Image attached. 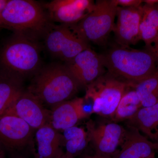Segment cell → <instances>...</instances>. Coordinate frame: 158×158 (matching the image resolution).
<instances>
[{
    "instance_id": "1",
    "label": "cell",
    "mask_w": 158,
    "mask_h": 158,
    "mask_svg": "<svg viewBox=\"0 0 158 158\" xmlns=\"http://www.w3.org/2000/svg\"><path fill=\"white\" fill-rule=\"evenodd\" d=\"M102 55L108 72L132 88L158 73L155 58L148 50H139L120 46Z\"/></svg>"
},
{
    "instance_id": "2",
    "label": "cell",
    "mask_w": 158,
    "mask_h": 158,
    "mask_svg": "<svg viewBox=\"0 0 158 158\" xmlns=\"http://www.w3.org/2000/svg\"><path fill=\"white\" fill-rule=\"evenodd\" d=\"M80 87L65 65L52 64L35 74L28 90L42 103L52 107L69 100Z\"/></svg>"
},
{
    "instance_id": "3",
    "label": "cell",
    "mask_w": 158,
    "mask_h": 158,
    "mask_svg": "<svg viewBox=\"0 0 158 158\" xmlns=\"http://www.w3.org/2000/svg\"><path fill=\"white\" fill-rule=\"evenodd\" d=\"M49 19L38 2L9 0L0 16V28L36 39L50 28Z\"/></svg>"
},
{
    "instance_id": "4",
    "label": "cell",
    "mask_w": 158,
    "mask_h": 158,
    "mask_svg": "<svg viewBox=\"0 0 158 158\" xmlns=\"http://www.w3.org/2000/svg\"><path fill=\"white\" fill-rule=\"evenodd\" d=\"M40 52L36 39L14 33L0 53L2 69L23 78L36 74L40 69Z\"/></svg>"
},
{
    "instance_id": "5",
    "label": "cell",
    "mask_w": 158,
    "mask_h": 158,
    "mask_svg": "<svg viewBox=\"0 0 158 158\" xmlns=\"http://www.w3.org/2000/svg\"><path fill=\"white\" fill-rule=\"evenodd\" d=\"M118 6L116 0L97 1L92 11L70 27L88 43L102 44L113 31Z\"/></svg>"
},
{
    "instance_id": "6",
    "label": "cell",
    "mask_w": 158,
    "mask_h": 158,
    "mask_svg": "<svg viewBox=\"0 0 158 158\" xmlns=\"http://www.w3.org/2000/svg\"><path fill=\"white\" fill-rule=\"evenodd\" d=\"M129 84L105 73L86 87L85 98L93 102L91 113L112 118Z\"/></svg>"
},
{
    "instance_id": "7",
    "label": "cell",
    "mask_w": 158,
    "mask_h": 158,
    "mask_svg": "<svg viewBox=\"0 0 158 158\" xmlns=\"http://www.w3.org/2000/svg\"><path fill=\"white\" fill-rule=\"evenodd\" d=\"M87 133L95 154L114 157L123 143L126 127L114 122L94 121L87 123Z\"/></svg>"
},
{
    "instance_id": "8",
    "label": "cell",
    "mask_w": 158,
    "mask_h": 158,
    "mask_svg": "<svg viewBox=\"0 0 158 158\" xmlns=\"http://www.w3.org/2000/svg\"><path fill=\"white\" fill-rule=\"evenodd\" d=\"M45 45L52 56L65 62L90 48L88 43L75 34L70 26L62 24L49 29L46 33Z\"/></svg>"
},
{
    "instance_id": "9",
    "label": "cell",
    "mask_w": 158,
    "mask_h": 158,
    "mask_svg": "<svg viewBox=\"0 0 158 158\" xmlns=\"http://www.w3.org/2000/svg\"><path fill=\"white\" fill-rule=\"evenodd\" d=\"M5 114L22 118L34 129L50 124L51 112L28 90H23Z\"/></svg>"
},
{
    "instance_id": "10",
    "label": "cell",
    "mask_w": 158,
    "mask_h": 158,
    "mask_svg": "<svg viewBox=\"0 0 158 158\" xmlns=\"http://www.w3.org/2000/svg\"><path fill=\"white\" fill-rule=\"evenodd\" d=\"M80 86H86L106 73L103 58L90 48L65 64Z\"/></svg>"
},
{
    "instance_id": "11",
    "label": "cell",
    "mask_w": 158,
    "mask_h": 158,
    "mask_svg": "<svg viewBox=\"0 0 158 158\" xmlns=\"http://www.w3.org/2000/svg\"><path fill=\"white\" fill-rule=\"evenodd\" d=\"M94 3L90 0H53L44 7L49 19L71 26L80 22L93 10Z\"/></svg>"
},
{
    "instance_id": "12",
    "label": "cell",
    "mask_w": 158,
    "mask_h": 158,
    "mask_svg": "<svg viewBox=\"0 0 158 158\" xmlns=\"http://www.w3.org/2000/svg\"><path fill=\"white\" fill-rule=\"evenodd\" d=\"M33 130L17 116L10 114L0 116V144L7 149H22L31 141Z\"/></svg>"
},
{
    "instance_id": "13",
    "label": "cell",
    "mask_w": 158,
    "mask_h": 158,
    "mask_svg": "<svg viewBox=\"0 0 158 158\" xmlns=\"http://www.w3.org/2000/svg\"><path fill=\"white\" fill-rule=\"evenodd\" d=\"M142 15V5L138 7L118 6L117 21L113 31L120 46L129 47L140 40L139 28Z\"/></svg>"
},
{
    "instance_id": "14",
    "label": "cell",
    "mask_w": 158,
    "mask_h": 158,
    "mask_svg": "<svg viewBox=\"0 0 158 158\" xmlns=\"http://www.w3.org/2000/svg\"><path fill=\"white\" fill-rule=\"evenodd\" d=\"M123 143L114 158H153L158 150V144L154 143L135 128L127 125Z\"/></svg>"
},
{
    "instance_id": "15",
    "label": "cell",
    "mask_w": 158,
    "mask_h": 158,
    "mask_svg": "<svg viewBox=\"0 0 158 158\" xmlns=\"http://www.w3.org/2000/svg\"><path fill=\"white\" fill-rule=\"evenodd\" d=\"M85 99L76 98L62 102L52 107L50 124L56 130H65L76 126L89 114L84 108Z\"/></svg>"
},
{
    "instance_id": "16",
    "label": "cell",
    "mask_w": 158,
    "mask_h": 158,
    "mask_svg": "<svg viewBox=\"0 0 158 158\" xmlns=\"http://www.w3.org/2000/svg\"><path fill=\"white\" fill-rule=\"evenodd\" d=\"M36 138L37 152L35 158H56L63 153L60 146L64 142V137L50 124L37 129Z\"/></svg>"
},
{
    "instance_id": "17",
    "label": "cell",
    "mask_w": 158,
    "mask_h": 158,
    "mask_svg": "<svg viewBox=\"0 0 158 158\" xmlns=\"http://www.w3.org/2000/svg\"><path fill=\"white\" fill-rule=\"evenodd\" d=\"M127 121V125L137 129L150 141L158 144V103L142 108Z\"/></svg>"
},
{
    "instance_id": "18",
    "label": "cell",
    "mask_w": 158,
    "mask_h": 158,
    "mask_svg": "<svg viewBox=\"0 0 158 158\" xmlns=\"http://www.w3.org/2000/svg\"><path fill=\"white\" fill-rule=\"evenodd\" d=\"M23 79L8 71L0 70V116L6 113L24 90Z\"/></svg>"
},
{
    "instance_id": "19",
    "label": "cell",
    "mask_w": 158,
    "mask_h": 158,
    "mask_svg": "<svg viewBox=\"0 0 158 158\" xmlns=\"http://www.w3.org/2000/svg\"><path fill=\"white\" fill-rule=\"evenodd\" d=\"M143 2L145 4L142 5L139 37L148 48L158 36V6L155 3Z\"/></svg>"
},
{
    "instance_id": "20",
    "label": "cell",
    "mask_w": 158,
    "mask_h": 158,
    "mask_svg": "<svg viewBox=\"0 0 158 158\" xmlns=\"http://www.w3.org/2000/svg\"><path fill=\"white\" fill-rule=\"evenodd\" d=\"M142 108L135 90L134 89L130 90L129 88L122 97L112 118V121H127Z\"/></svg>"
},
{
    "instance_id": "21",
    "label": "cell",
    "mask_w": 158,
    "mask_h": 158,
    "mask_svg": "<svg viewBox=\"0 0 158 158\" xmlns=\"http://www.w3.org/2000/svg\"><path fill=\"white\" fill-rule=\"evenodd\" d=\"M63 136L65 153L74 158L85 149L89 141L87 132L76 126L64 130Z\"/></svg>"
},
{
    "instance_id": "22",
    "label": "cell",
    "mask_w": 158,
    "mask_h": 158,
    "mask_svg": "<svg viewBox=\"0 0 158 158\" xmlns=\"http://www.w3.org/2000/svg\"><path fill=\"white\" fill-rule=\"evenodd\" d=\"M138 94L142 108L158 103V73L139 82L133 87Z\"/></svg>"
},
{
    "instance_id": "23",
    "label": "cell",
    "mask_w": 158,
    "mask_h": 158,
    "mask_svg": "<svg viewBox=\"0 0 158 158\" xmlns=\"http://www.w3.org/2000/svg\"><path fill=\"white\" fill-rule=\"evenodd\" d=\"M117 5L122 7H138L142 5L143 1L140 0H116Z\"/></svg>"
},
{
    "instance_id": "24",
    "label": "cell",
    "mask_w": 158,
    "mask_h": 158,
    "mask_svg": "<svg viewBox=\"0 0 158 158\" xmlns=\"http://www.w3.org/2000/svg\"><path fill=\"white\" fill-rule=\"evenodd\" d=\"M147 50L152 53L158 63V36L151 45L147 48Z\"/></svg>"
},
{
    "instance_id": "25",
    "label": "cell",
    "mask_w": 158,
    "mask_h": 158,
    "mask_svg": "<svg viewBox=\"0 0 158 158\" xmlns=\"http://www.w3.org/2000/svg\"><path fill=\"white\" fill-rule=\"evenodd\" d=\"M7 0H0V16L8 2Z\"/></svg>"
},
{
    "instance_id": "26",
    "label": "cell",
    "mask_w": 158,
    "mask_h": 158,
    "mask_svg": "<svg viewBox=\"0 0 158 158\" xmlns=\"http://www.w3.org/2000/svg\"><path fill=\"white\" fill-rule=\"evenodd\" d=\"M83 158H114L113 157L108 156H104L98 155L95 154L92 156H87Z\"/></svg>"
},
{
    "instance_id": "27",
    "label": "cell",
    "mask_w": 158,
    "mask_h": 158,
    "mask_svg": "<svg viewBox=\"0 0 158 158\" xmlns=\"http://www.w3.org/2000/svg\"><path fill=\"white\" fill-rule=\"evenodd\" d=\"M56 158H74L71 156H69L68 155L66 154V153H62L59 156L57 157Z\"/></svg>"
},
{
    "instance_id": "28",
    "label": "cell",
    "mask_w": 158,
    "mask_h": 158,
    "mask_svg": "<svg viewBox=\"0 0 158 158\" xmlns=\"http://www.w3.org/2000/svg\"><path fill=\"white\" fill-rule=\"evenodd\" d=\"M154 3L158 6V0H155Z\"/></svg>"
},
{
    "instance_id": "29",
    "label": "cell",
    "mask_w": 158,
    "mask_h": 158,
    "mask_svg": "<svg viewBox=\"0 0 158 158\" xmlns=\"http://www.w3.org/2000/svg\"><path fill=\"white\" fill-rule=\"evenodd\" d=\"M0 158H2V157H1V156H0Z\"/></svg>"
},
{
    "instance_id": "30",
    "label": "cell",
    "mask_w": 158,
    "mask_h": 158,
    "mask_svg": "<svg viewBox=\"0 0 158 158\" xmlns=\"http://www.w3.org/2000/svg\"></svg>"
},
{
    "instance_id": "31",
    "label": "cell",
    "mask_w": 158,
    "mask_h": 158,
    "mask_svg": "<svg viewBox=\"0 0 158 158\" xmlns=\"http://www.w3.org/2000/svg\"></svg>"
}]
</instances>
